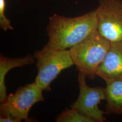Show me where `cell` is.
<instances>
[{
	"label": "cell",
	"instance_id": "6da1fadb",
	"mask_svg": "<svg viewBox=\"0 0 122 122\" xmlns=\"http://www.w3.org/2000/svg\"><path fill=\"white\" fill-rule=\"evenodd\" d=\"M97 30L95 10L73 18L54 14L49 18L47 27L48 41L42 50L71 48Z\"/></svg>",
	"mask_w": 122,
	"mask_h": 122
},
{
	"label": "cell",
	"instance_id": "7a4b0ae2",
	"mask_svg": "<svg viewBox=\"0 0 122 122\" xmlns=\"http://www.w3.org/2000/svg\"><path fill=\"white\" fill-rule=\"evenodd\" d=\"M110 44L97 30L70 48L71 56L79 71L88 78H95L98 68L104 59Z\"/></svg>",
	"mask_w": 122,
	"mask_h": 122
},
{
	"label": "cell",
	"instance_id": "3957f363",
	"mask_svg": "<svg viewBox=\"0 0 122 122\" xmlns=\"http://www.w3.org/2000/svg\"><path fill=\"white\" fill-rule=\"evenodd\" d=\"M34 56L38 69L35 81L46 92L51 90V84L62 70L74 65L69 50L42 49L36 51Z\"/></svg>",
	"mask_w": 122,
	"mask_h": 122
},
{
	"label": "cell",
	"instance_id": "277c9868",
	"mask_svg": "<svg viewBox=\"0 0 122 122\" xmlns=\"http://www.w3.org/2000/svg\"><path fill=\"white\" fill-rule=\"evenodd\" d=\"M43 91L35 81L19 87L15 94H10L6 100L0 103V115H10L29 121V113L31 107L36 103L44 100Z\"/></svg>",
	"mask_w": 122,
	"mask_h": 122
},
{
	"label": "cell",
	"instance_id": "5b68a950",
	"mask_svg": "<svg viewBox=\"0 0 122 122\" xmlns=\"http://www.w3.org/2000/svg\"><path fill=\"white\" fill-rule=\"evenodd\" d=\"M97 30L110 42L122 41V0H100Z\"/></svg>",
	"mask_w": 122,
	"mask_h": 122
},
{
	"label": "cell",
	"instance_id": "8992f818",
	"mask_svg": "<svg viewBox=\"0 0 122 122\" xmlns=\"http://www.w3.org/2000/svg\"><path fill=\"white\" fill-rule=\"evenodd\" d=\"M86 78L85 75L79 72L80 93L78 99L71 105V108L91 118L95 122H105L106 118L104 114L106 113L100 109L98 105L102 100H105V88L88 86Z\"/></svg>",
	"mask_w": 122,
	"mask_h": 122
},
{
	"label": "cell",
	"instance_id": "52a82bcc",
	"mask_svg": "<svg viewBox=\"0 0 122 122\" xmlns=\"http://www.w3.org/2000/svg\"><path fill=\"white\" fill-rule=\"evenodd\" d=\"M105 81L122 78V41L110 42L109 49L96 72Z\"/></svg>",
	"mask_w": 122,
	"mask_h": 122
},
{
	"label": "cell",
	"instance_id": "ba28073f",
	"mask_svg": "<svg viewBox=\"0 0 122 122\" xmlns=\"http://www.w3.org/2000/svg\"><path fill=\"white\" fill-rule=\"evenodd\" d=\"M34 56L30 54L24 57L11 58L0 55V102H5L8 97L6 94V87L5 77L9 71L13 68L22 67L25 66L35 63Z\"/></svg>",
	"mask_w": 122,
	"mask_h": 122
},
{
	"label": "cell",
	"instance_id": "9c48e42d",
	"mask_svg": "<svg viewBox=\"0 0 122 122\" xmlns=\"http://www.w3.org/2000/svg\"><path fill=\"white\" fill-rule=\"evenodd\" d=\"M105 82L106 114L122 115V78Z\"/></svg>",
	"mask_w": 122,
	"mask_h": 122
},
{
	"label": "cell",
	"instance_id": "30bf717a",
	"mask_svg": "<svg viewBox=\"0 0 122 122\" xmlns=\"http://www.w3.org/2000/svg\"><path fill=\"white\" fill-rule=\"evenodd\" d=\"M57 122H95L76 109H66L57 118Z\"/></svg>",
	"mask_w": 122,
	"mask_h": 122
},
{
	"label": "cell",
	"instance_id": "8fae6325",
	"mask_svg": "<svg viewBox=\"0 0 122 122\" xmlns=\"http://www.w3.org/2000/svg\"><path fill=\"white\" fill-rule=\"evenodd\" d=\"M5 0H0V27L5 31L8 30H13V27L11 25V22L5 16Z\"/></svg>",
	"mask_w": 122,
	"mask_h": 122
},
{
	"label": "cell",
	"instance_id": "7c38bea8",
	"mask_svg": "<svg viewBox=\"0 0 122 122\" xmlns=\"http://www.w3.org/2000/svg\"><path fill=\"white\" fill-rule=\"evenodd\" d=\"M22 120L19 118L15 117L10 115H0V122H20Z\"/></svg>",
	"mask_w": 122,
	"mask_h": 122
}]
</instances>
